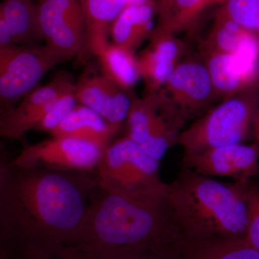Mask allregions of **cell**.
I'll use <instances>...</instances> for the list:
<instances>
[{"label":"cell","instance_id":"obj_8","mask_svg":"<svg viewBox=\"0 0 259 259\" xmlns=\"http://www.w3.org/2000/svg\"><path fill=\"white\" fill-rule=\"evenodd\" d=\"M37 25L46 46L62 61L86 47V25L81 0H39Z\"/></svg>","mask_w":259,"mask_h":259},{"label":"cell","instance_id":"obj_26","mask_svg":"<svg viewBox=\"0 0 259 259\" xmlns=\"http://www.w3.org/2000/svg\"><path fill=\"white\" fill-rule=\"evenodd\" d=\"M54 259H160L151 255H135V256L117 257V258H96L83 254L67 247H62L56 254L53 257Z\"/></svg>","mask_w":259,"mask_h":259},{"label":"cell","instance_id":"obj_31","mask_svg":"<svg viewBox=\"0 0 259 259\" xmlns=\"http://www.w3.org/2000/svg\"><path fill=\"white\" fill-rule=\"evenodd\" d=\"M152 0H127V6L129 5H140L149 3Z\"/></svg>","mask_w":259,"mask_h":259},{"label":"cell","instance_id":"obj_24","mask_svg":"<svg viewBox=\"0 0 259 259\" xmlns=\"http://www.w3.org/2000/svg\"><path fill=\"white\" fill-rule=\"evenodd\" d=\"M221 9L245 30L259 33V0H226Z\"/></svg>","mask_w":259,"mask_h":259},{"label":"cell","instance_id":"obj_2","mask_svg":"<svg viewBox=\"0 0 259 259\" xmlns=\"http://www.w3.org/2000/svg\"><path fill=\"white\" fill-rule=\"evenodd\" d=\"M184 240L167 194H125L97 187L79 231L64 247L96 258L181 259Z\"/></svg>","mask_w":259,"mask_h":259},{"label":"cell","instance_id":"obj_21","mask_svg":"<svg viewBox=\"0 0 259 259\" xmlns=\"http://www.w3.org/2000/svg\"><path fill=\"white\" fill-rule=\"evenodd\" d=\"M249 32L220 9L214 17L212 28L202 44V51L235 54Z\"/></svg>","mask_w":259,"mask_h":259},{"label":"cell","instance_id":"obj_20","mask_svg":"<svg viewBox=\"0 0 259 259\" xmlns=\"http://www.w3.org/2000/svg\"><path fill=\"white\" fill-rule=\"evenodd\" d=\"M97 57L102 75L122 90L133 88L141 76L139 59L131 49L109 44Z\"/></svg>","mask_w":259,"mask_h":259},{"label":"cell","instance_id":"obj_1","mask_svg":"<svg viewBox=\"0 0 259 259\" xmlns=\"http://www.w3.org/2000/svg\"><path fill=\"white\" fill-rule=\"evenodd\" d=\"M95 173L11 166L0 187V236L20 257L52 258L82 224Z\"/></svg>","mask_w":259,"mask_h":259},{"label":"cell","instance_id":"obj_25","mask_svg":"<svg viewBox=\"0 0 259 259\" xmlns=\"http://www.w3.org/2000/svg\"><path fill=\"white\" fill-rule=\"evenodd\" d=\"M248 221L245 240L259 253V188L255 185H247Z\"/></svg>","mask_w":259,"mask_h":259},{"label":"cell","instance_id":"obj_23","mask_svg":"<svg viewBox=\"0 0 259 259\" xmlns=\"http://www.w3.org/2000/svg\"><path fill=\"white\" fill-rule=\"evenodd\" d=\"M210 4L209 0H175L169 23L164 28L154 30L170 35L185 30L195 21L202 10Z\"/></svg>","mask_w":259,"mask_h":259},{"label":"cell","instance_id":"obj_10","mask_svg":"<svg viewBox=\"0 0 259 259\" xmlns=\"http://www.w3.org/2000/svg\"><path fill=\"white\" fill-rule=\"evenodd\" d=\"M163 86L162 92L183 125L202 113L216 97L205 65L198 61L179 63Z\"/></svg>","mask_w":259,"mask_h":259},{"label":"cell","instance_id":"obj_34","mask_svg":"<svg viewBox=\"0 0 259 259\" xmlns=\"http://www.w3.org/2000/svg\"><path fill=\"white\" fill-rule=\"evenodd\" d=\"M226 0H209V2H210L211 4H212V3H225Z\"/></svg>","mask_w":259,"mask_h":259},{"label":"cell","instance_id":"obj_7","mask_svg":"<svg viewBox=\"0 0 259 259\" xmlns=\"http://www.w3.org/2000/svg\"><path fill=\"white\" fill-rule=\"evenodd\" d=\"M126 120L127 137L158 161L177 144L182 127L163 92L133 99Z\"/></svg>","mask_w":259,"mask_h":259},{"label":"cell","instance_id":"obj_28","mask_svg":"<svg viewBox=\"0 0 259 259\" xmlns=\"http://www.w3.org/2000/svg\"><path fill=\"white\" fill-rule=\"evenodd\" d=\"M12 44H18L5 17L3 5L0 3V47Z\"/></svg>","mask_w":259,"mask_h":259},{"label":"cell","instance_id":"obj_6","mask_svg":"<svg viewBox=\"0 0 259 259\" xmlns=\"http://www.w3.org/2000/svg\"><path fill=\"white\" fill-rule=\"evenodd\" d=\"M63 62L47 47H0V114L11 110L37 88L48 71Z\"/></svg>","mask_w":259,"mask_h":259},{"label":"cell","instance_id":"obj_32","mask_svg":"<svg viewBox=\"0 0 259 259\" xmlns=\"http://www.w3.org/2000/svg\"><path fill=\"white\" fill-rule=\"evenodd\" d=\"M17 259H53L51 258H46V257H20Z\"/></svg>","mask_w":259,"mask_h":259},{"label":"cell","instance_id":"obj_16","mask_svg":"<svg viewBox=\"0 0 259 259\" xmlns=\"http://www.w3.org/2000/svg\"><path fill=\"white\" fill-rule=\"evenodd\" d=\"M85 25L86 47L98 56L109 44L110 27L127 6V0H81Z\"/></svg>","mask_w":259,"mask_h":259},{"label":"cell","instance_id":"obj_3","mask_svg":"<svg viewBox=\"0 0 259 259\" xmlns=\"http://www.w3.org/2000/svg\"><path fill=\"white\" fill-rule=\"evenodd\" d=\"M248 184L218 182L181 167L167 197L185 238L245 239Z\"/></svg>","mask_w":259,"mask_h":259},{"label":"cell","instance_id":"obj_13","mask_svg":"<svg viewBox=\"0 0 259 259\" xmlns=\"http://www.w3.org/2000/svg\"><path fill=\"white\" fill-rule=\"evenodd\" d=\"M125 91L103 75L84 78L75 84L78 104L92 109L117 129L127 119L132 102Z\"/></svg>","mask_w":259,"mask_h":259},{"label":"cell","instance_id":"obj_4","mask_svg":"<svg viewBox=\"0 0 259 259\" xmlns=\"http://www.w3.org/2000/svg\"><path fill=\"white\" fill-rule=\"evenodd\" d=\"M256 107L257 100L252 92L226 99L179 135L177 144L183 148V156L241 144L254 124Z\"/></svg>","mask_w":259,"mask_h":259},{"label":"cell","instance_id":"obj_27","mask_svg":"<svg viewBox=\"0 0 259 259\" xmlns=\"http://www.w3.org/2000/svg\"><path fill=\"white\" fill-rule=\"evenodd\" d=\"M156 7V15H158V30L164 28L169 23L175 0H154Z\"/></svg>","mask_w":259,"mask_h":259},{"label":"cell","instance_id":"obj_11","mask_svg":"<svg viewBox=\"0 0 259 259\" xmlns=\"http://www.w3.org/2000/svg\"><path fill=\"white\" fill-rule=\"evenodd\" d=\"M258 160L257 145L232 144L183 156L180 166L202 176L230 177L237 183L245 185L258 175Z\"/></svg>","mask_w":259,"mask_h":259},{"label":"cell","instance_id":"obj_9","mask_svg":"<svg viewBox=\"0 0 259 259\" xmlns=\"http://www.w3.org/2000/svg\"><path fill=\"white\" fill-rule=\"evenodd\" d=\"M107 146L71 136L53 137L39 144L24 145L20 154L13 158V164L93 172Z\"/></svg>","mask_w":259,"mask_h":259},{"label":"cell","instance_id":"obj_30","mask_svg":"<svg viewBox=\"0 0 259 259\" xmlns=\"http://www.w3.org/2000/svg\"><path fill=\"white\" fill-rule=\"evenodd\" d=\"M0 259H17L13 250L0 236Z\"/></svg>","mask_w":259,"mask_h":259},{"label":"cell","instance_id":"obj_29","mask_svg":"<svg viewBox=\"0 0 259 259\" xmlns=\"http://www.w3.org/2000/svg\"><path fill=\"white\" fill-rule=\"evenodd\" d=\"M13 158L10 155L9 151L7 149L4 143L0 140V187L4 180L5 175L10 166Z\"/></svg>","mask_w":259,"mask_h":259},{"label":"cell","instance_id":"obj_33","mask_svg":"<svg viewBox=\"0 0 259 259\" xmlns=\"http://www.w3.org/2000/svg\"><path fill=\"white\" fill-rule=\"evenodd\" d=\"M254 127H259V115H258V113H257L256 116H255V121H254Z\"/></svg>","mask_w":259,"mask_h":259},{"label":"cell","instance_id":"obj_22","mask_svg":"<svg viewBox=\"0 0 259 259\" xmlns=\"http://www.w3.org/2000/svg\"><path fill=\"white\" fill-rule=\"evenodd\" d=\"M78 102L75 95V84L71 83L51 101L45 115L37 124L35 131H51L63 120Z\"/></svg>","mask_w":259,"mask_h":259},{"label":"cell","instance_id":"obj_15","mask_svg":"<svg viewBox=\"0 0 259 259\" xmlns=\"http://www.w3.org/2000/svg\"><path fill=\"white\" fill-rule=\"evenodd\" d=\"M204 64L208 71L216 97L224 100L244 90L254 81L258 70L236 54L203 51Z\"/></svg>","mask_w":259,"mask_h":259},{"label":"cell","instance_id":"obj_17","mask_svg":"<svg viewBox=\"0 0 259 259\" xmlns=\"http://www.w3.org/2000/svg\"><path fill=\"white\" fill-rule=\"evenodd\" d=\"M156 14L154 0L126 7L110 27V35L113 44L134 51L151 34V25Z\"/></svg>","mask_w":259,"mask_h":259},{"label":"cell","instance_id":"obj_18","mask_svg":"<svg viewBox=\"0 0 259 259\" xmlns=\"http://www.w3.org/2000/svg\"><path fill=\"white\" fill-rule=\"evenodd\" d=\"M118 131L92 109L77 104L50 134L53 137L71 136L89 140L107 146Z\"/></svg>","mask_w":259,"mask_h":259},{"label":"cell","instance_id":"obj_19","mask_svg":"<svg viewBox=\"0 0 259 259\" xmlns=\"http://www.w3.org/2000/svg\"><path fill=\"white\" fill-rule=\"evenodd\" d=\"M181 259H259V253L242 238H185Z\"/></svg>","mask_w":259,"mask_h":259},{"label":"cell","instance_id":"obj_14","mask_svg":"<svg viewBox=\"0 0 259 259\" xmlns=\"http://www.w3.org/2000/svg\"><path fill=\"white\" fill-rule=\"evenodd\" d=\"M184 52L185 44L175 35L152 32L149 47L138 59L140 74L149 93H156L165 84Z\"/></svg>","mask_w":259,"mask_h":259},{"label":"cell","instance_id":"obj_5","mask_svg":"<svg viewBox=\"0 0 259 259\" xmlns=\"http://www.w3.org/2000/svg\"><path fill=\"white\" fill-rule=\"evenodd\" d=\"M160 161L151 158L127 136L110 142L95 168L98 187L131 194H167L160 179Z\"/></svg>","mask_w":259,"mask_h":259},{"label":"cell","instance_id":"obj_12","mask_svg":"<svg viewBox=\"0 0 259 259\" xmlns=\"http://www.w3.org/2000/svg\"><path fill=\"white\" fill-rule=\"evenodd\" d=\"M72 83L69 74L61 72L47 84L27 94L11 110L0 114V136L18 139L35 130L51 101Z\"/></svg>","mask_w":259,"mask_h":259}]
</instances>
